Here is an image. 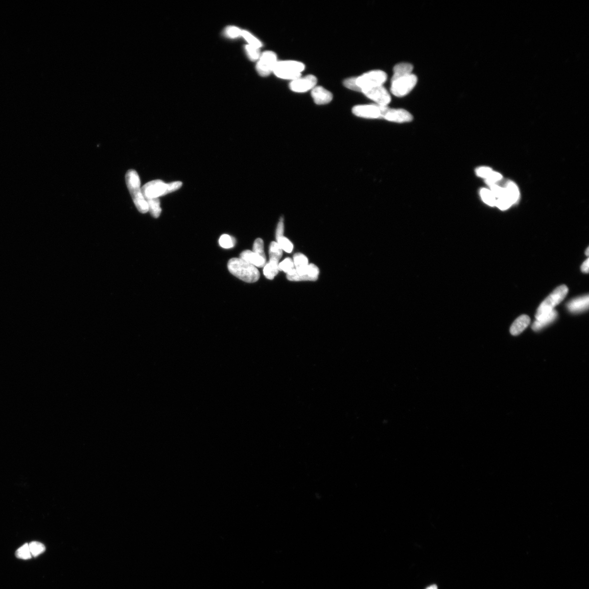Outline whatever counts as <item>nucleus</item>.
<instances>
[{
	"mask_svg": "<svg viewBox=\"0 0 589 589\" xmlns=\"http://www.w3.org/2000/svg\"><path fill=\"white\" fill-rule=\"evenodd\" d=\"M228 268L234 276L247 283L256 282L260 278V272L257 268L241 258L231 259L228 263Z\"/></svg>",
	"mask_w": 589,
	"mask_h": 589,
	"instance_id": "1",
	"label": "nucleus"
},
{
	"mask_svg": "<svg viewBox=\"0 0 589 589\" xmlns=\"http://www.w3.org/2000/svg\"><path fill=\"white\" fill-rule=\"evenodd\" d=\"M182 185L183 183L180 181L165 184L164 181L157 180L150 181L145 184L142 187L141 190L146 200L159 198L160 196L178 190Z\"/></svg>",
	"mask_w": 589,
	"mask_h": 589,
	"instance_id": "2",
	"label": "nucleus"
},
{
	"mask_svg": "<svg viewBox=\"0 0 589 589\" xmlns=\"http://www.w3.org/2000/svg\"><path fill=\"white\" fill-rule=\"evenodd\" d=\"M568 292V288L565 285L555 289L539 306L535 315L536 319L542 318L552 312L554 308L565 298Z\"/></svg>",
	"mask_w": 589,
	"mask_h": 589,
	"instance_id": "3",
	"label": "nucleus"
},
{
	"mask_svg": "<svg viewBox=\"0 0 589 589\" xmlns=\"http://www.w3.org/2000/svg\"><path fill=\"white\" fill-rule=\"evenodd\" d=\"M305 69V65L296 61H278L274 70L275 75L283 79L292 81L301 77Z\"/></svg>",
	"mask_w": 589,
	"mask_h": 589,
	"instance_id": "4",
	"label": "nucleus"
},
{
	"mask_svg": "<svg viewBox=\"0 0 589 589\" xmlns=\"http://www.w3.org/2000/svg\"><path fill=\"white\" fill-rule=\"evenodd\" d=\"M387 76L384 71L380 70L369 71L358 77H353L357 92L362 90L383 86L387 80Z\"/></svg>",
	"mask_w": 589,
	"mask_h": 589,
	"instance_id": "5",
	"label": "nucleus"
},
{
	"mask_svg": "<svg viewBox=\"0 0 589 589\" xmlns=\"http://www.w3.org/2000/svg\"><path fill=\"white\" fill-rule=\"evenodd\" d=\"M418 82V78L411 74L391 81V92L396 97H403L409 94Z\"/></svg>",
	"mask_w": 589,
	"mask_h": 589,
	"instance_id": "6",
	"label": "nucleus"
},
{
	"mask_svg": "<svg viewBox=\"0 0 589 589\" xmlns=\"http://www.w3.org/2000/svg\"><path fill=\"white\" fill-rule=\"evenodd\" d=\"M319 275V268L311 264L300 270L294 269L287 274L286 277L288 280L293 282L315 281L318 280Z\"/></svg>",
	"mask_w": 589,
	"mask_h": 589,
	"instance_id": "7",
	"label": "nucleus"
},
{
	"mask_svg": "<svg viewBox=\"0 0 589 589\" xmlns=\"http://www.w3.org/2000/svg\"><path fill=\"white\" fill-rule=\"evenodd\" d=\"M276 54L274 52L267 51L264 52L259 59L257 65V71L262 76L269 75L275 68L277 63Z\"/></svg>",
	"mask_w": 589,
	"mask_h": 589,
	"instance_id": "8",
	"label": "nucleus"
},
{
	"mask_svg": "<svg viewBox=\"0 0 589 589\" xmlns=\"http://www.w3.org/2000/svg\"><path fill=\"white\" fill-rule=\"evenodd\" d=\"M387 107L377 104L357 105L353 108V113L355 116L363 118H382Z\"/></svg>",
	"mask_w": 589,
	"mask_h": 589,
	"instance_id": "9",
	"label": "nucleus"
},
{
	"mask_svg": "<svg viewBox=\"0 0 589 589\" xmlns=\"http://www.w3.org/2000/svg\"><path fill=\"white\" fill-rule=\"evenodd\" d=\"M361 92L381 106H387L391 100L390 94L383 86L363 90Z\"/></svg>",
	"mask_w": 589,
	"mask_h": 589,
	"instance_id": "10",
	"label": "nucleus"
},
{
	"mask_svg": "<svg viewBox=\"0 0 589 589\" xmlns=\"http://www.w3.org/2000/svg\"><path fill=\"white\" fill-rule=\"evenodd\" d=\"M317 79L315 76L309 75L303 78L293 80L289 86L292 91L295 93H305L313 89L317 84Z\"/></svg>",
	"mask_w": 589,
	"mask_h": 589,
	"instance_id": "11",
	"label": "nucleus"
},
{
	"mask_svg": "<svg viewBox=\"0 0 589 589\" xmlns=\"http://www.w3.org/2000/svg\"><path fill=\"white\" fill-rule=\"evenodd\" d=\"M382 118L387 121L398 123L410 122L413 119L411 114L404 109H391L388 107L383 113Z\"/></svg>",
	"mask_w": 589,
	"mask_h": 589,
	"instance_id": "12",
	"label": "nucleus"
},
{
	"mask_svg": "<svg viewBox=\"0 0 589 589\" xmlns=\"http://www.w3.org/2000/svg\"><path fill=\"white\" fill-rule=\"evenodd\" d=\"M589 297L585 295L574 299L567 304V307L573 313H579L586 311L589 308Z\"/></svg>",
	"mask_w": 589,
	"mask_h": 589,
	"instance_id": "13",
	"label": "nucleus"
},
{
	"mask_svg": "<svg viewBox=\"0 0 589 589\" xmlns=\"http://www.w3.org/2000/svg\"><path fill=\"white\" fill-rule=\"evenodd\" d=\"M311 94L314 102L318 105L328 104L331 102L333 98L332 94L322 86L314 88Z\"/></svg>",
	"mask_w": 589,
	"mask_h": 589,
	"instance_id": "14",
	"label": "nucleus"
},
{
	"mask_svg": "<svg viewBox=\"0 0 589 589\" xmlns=\"http://www.w3.org/2000/svg\"><path fill=\"white\" fill-rule=\"evenodd\" d=\"M134 203L136 206L139 212L142 213H145L148 212V207L147 201L143 196L141 189L138 188L135 189L129 190Z\"/></svg>",
	"mask_w": 589,
	"mask_h": 589,
	"instance_id": "15",
	"label": "nucleus"
},
{
	"mask_svg": "<svg viewBox=\"0 0 589 589\" xmlns=\"http://www.w3.org/2000/svg\"><path fill=\"white\" fill-rule=\"evenodd\" d=\"M239 258L256 267H264L266 264V259L258 256L256 253L250 250L243 251L241 253Z\"/></svg>",
	"mask_w": 589,
	"mask_h": 589,
	"instance_id": "16",
	"label": "nucleus"
},
{
	"mask_svg": "<svg viewBox=\"0 0 589 589\" xmlns=\"http://www.w3.org/2000/svg\"><path fill=\"white\" fill-rule=\"evenodd\" d=\"M530 323V318L529 316L522 315L517 318L510 328V332L514 336H517L521 333L528 327Z\"/></svg>",
	"mask_w": 589,
	"mask_h": 589,
	"instance_id": "17",
	"label": "nucleus"
},
{
	"mask_svg": "<svg viewBox=\"0 0 589 589\" xmlns=\"http://www.w3.org/2000/svg\"><path fill=\"white\" fill-rule=\"evenodd\" d=\"M558 313L556 310H553L552 312L544 316V317L538 319H536L535 322L532 326V329L535 331H538L539 330L542 329L548 325L552 323L557 319Z\"/></svg>",
	"mask_w": 589,
	"mask_h": 589,
	"instance_id": "18",
	"label": "nucleus"
},
{
	"mask_svg": "<svg viewBox=\"0 0 589 589\" xmlns=\"http://www.w3.org/2000/svg\"><path fill=\"white\" fill-rule=\"evenodd\" d=\"M413 69V66L409 63H401L396 65L394 69V75L392 76L391 81L412 74Z\"/></svg>",
	"mask_w": 589,
	"mask_h": 589,
	"instance_id": "19",
	"label": "nucleus"
},
{
	"mask_svg": "<svg viewBox=\"0 0 589 589\" xmlns=\"http://www.w3.org/2000/svg\"><path fill=\"white\" fill-rule=\"evenodd\" d=\"M506 196L510 200L512 205L518 202L519 199V190L516 184L512 181H509L506 184L504 188Z\"/></svg>",
	"mask_w": 589,
	"mask_h": 589,
	"instance_id": "20",
	"label": "nucleus"
},
{
	"mask_svg": "<svg viewBox=\"0 0 589 589\" xmlns=\"http://www.w3.org/2000/svg\"><path fill=\"white\" fill-rule=\"evenodd\" d=\"M126 181L129 190L141 188V180L136 171L129 170L126 175Z\"/></svg>",
	"mask_w": 589,
	"mask_h": 589,
	"instance_id": "21",
	"label": "nucleus"
},
{
	"mask_svg": "<svg viewBox=\"0 0 589 589\" xmlns=\"http://www.w3.org/2000/svg\"><path fill=\"white\" fill-rule=\"evenodd\" d=\"M282 251L277 242H272L269 248V262L275 265H279V261L283 255Z\"/></svg>",
	"mask_w": 589,
	"mask_h": 589,
	"instance_id": "22",
	"label": "nucleus"
},
{
	"mask_svg": "<svg viewBox=\"0 0 589 589\" xmlns=\"http://www.w3.org/2000/svg\"><path fill=\"white\" fill-rule=\"evenodd\" d=\"M148 204V211L154 218H159L162 212L160 206V201L159 198H154L146 200Z\"/></svg>",
	"mask_w": 589,
	"mask_h": 589,
	"instance_id": "23",
	"label": "nucleus"
},
{
	"mask_svg": "<svg viewBox=\"0 0 589 589\" xmlns=\"http://www.w3.org/2000/svg\"><path fill=\"white\" fill-rule=\"evenodd\" d=\"M293 262L296 270L303 269L309 265L307 258L302 253L295 254Z\"/></svg>",
	"mask_w": 589,
	"mask_h": 589,
	"instance_id": "24",
	"label": "nucleus"
},
{
	"mask_svg": "<svg viewBox=\"0 0 589 589\" xmlns=\"http://www.w3.org/2000/svg\"><path fill=\"white\" fill-rule=\"evenodd\" d=\"M480 195L483 202L486 204L491 206V207H495L496 202V198L493 194L491 190L487 188H482L480 191Z\"/></svg>",
	"mask_w": 589,
	"mask_h": 589,
	"instance_id": "25",
	"label": "nucleus"
},
{
	"mask_svg": "<svg viewBox=\"0 0 589 589\" xmlns=\"http://www.w3.org/2000/svg\"><path fill=\"white\" fill-rule=\"evenodd\" d=\"M279 272V265L268 262L264 266V274L269 280H273Z\"/></svg>",
	"mask_w": 589,
	"mask_h": 589,
	"instance_id": "26",
	"label": "nucleus"
},
{
	"mask_svg": "<svg viewBox=\"0 0 589 589\" xmlns=\"http://www.w3.org/2000/svg\"><path fill=\"white\" fill-rule=\"evenodd\" d=\"M28 545H29L31 554L33 557H38V555L45 552L46 550L45 545L39 542H37V541H33V542L28 544Z\"/></svg>",
	"mask_w": 589,
	"mask_h": 589,
	"instance_id": "27",
	"label": "nucleus"
},
{
	"mask_svg": "<svg viewBox=\"0 0 589 589\" xmlns=\"http://www.w3.org/2000/svg\"><path fill=\"white\" fill-rule=\"evenodd\" d=\"M220 246L225 249L233 248L236 245V239L227 234H224L219 239Z\"/></svg>",
	"mask_w": 589,
	"mask_h": 589,
	"instance_id": "28",
	"label": "nucleus"
},
{
	"mask_svg": "<svg viewBox=\"0 0 589 589\" xmlns=\"http://www.w3.org/2000/svg\"><path fill=\"white\" fill-rule=\"evenodd\" d=\"M253 252L258 256L266 259L264 252V241H263L262 239L257 238L256 239L253 245Z\"/></svg>",
	"mask_w": 589,
	"mask_h": 589,
	"instance_id": "29",
	"label": "nucleus"
},
{
	"mask_svg": "<svg viewBox=\"0 0 589 589\" xmlns=\"http://www.w3.org/2000/svg\"><path fill=\"white\" fill-rule=\"evenodd\" d=\"M16 555L18 558L24 560L31 558L32 555L30 552L29 545H28V543H26L22 545L21 547L19 548L17 550Z\"/></svg>",
	"mask_w": 589,
	"mask_h": 589,
	"instance_id": "30",
	"label": "nucleus"
},
{
	"mask_svg": "<svg viewBox=\"0 0 589 589\" xmlns=\"http://www.w3.org/2000/svg\"><path fill=\"white\" fill-rule=\"evenodd\" d=\"M279 271H284L286 274H289L294 269V264L293 260L290 258H287L279 265Z\"/></svg>",
	"mask_w": 589,
	"mask_h": 589,
	"instance_id": "31",
	"label": "nucleus"
},
{
	"mask_svg": "<svg viewBox=\"0 0 589 589\" xmlns=\"http://www.w3.org/2000/svg\"><path fill=\"white\" fill-rule=\"evenodd\" d=\"M242 36L249 43V45L259 49L262 46L261 43L257 38L254 37L250 32L246 31L242 32Z\"/></svg>",
	"mask_w": 589,
	"mask_h": 589,
	"instance_id": "32",
	"label": "nucleus"
},
{
	"mask_svg": "<svg viewBox=\"0 0 589 589\" xmlns=\"http://www.w3.org/2000/svg\"><path fill=\"white\" fill-rule=\"evenodd\" d=\"M277 242L279 244L282 250L286 253H291L293 251L294 246L293 243H291L289 239L283 236L277 239Z\"/></svg>",
	"mask_w": 589,
	"mask_h": 589,
	"instance_id": "33",
	"label": "nucleus"
},
{
	"mask_svg": "<svg viewBox=\"0 0 589 589\" xmlns=\"http://www.w3.org/2000/svg\"><path fill=\"white\" fill-rule=\"evenodd\" d=\"M246 51L249 58L252 61H257L260 58V52L257 47L250 45L246 46Z\"/></svg>",
	"mask_w": 589,
	"mask_h": 589,
	"instance_id": "34",
	"label": "nucleus"
},
{
	"mask_svg": "<svg viewBox=\"0 0 589 589\" xmlns=\"http://www.w3.org/2000/svg\"><path fill=\"white\" fill-rule=\"evenodd\" d=\"M512 205V204L505 195L504 196H502V197L496 200L495 206L501 210H506L509 209Z\"/></svg>",
	"mask_w": 589,
	"mask_h": 589,
	"instance_id": "35",
	"label": "nucleus"
},
{
	"mask_svg": "<svg viewBox=\"0 0 589 589\" xmlns=\"http://www.w3.org/2000/svg\"><path fill=\"white\" fill-rule=\"evenodd\" d=\"M242 31L239 28L235 26L227 27L225 30V35L231 38H236L242 35Z\"/></svg>",
	"mask_w": 589,
	"mask_h": 589,
	"instance_id": "36",
	"label": "nucleus"
},
{
	"mask_svg": "<svg viewBox=\"0 0 589 589\" xmlns=\"http://www.w3.org/2000/svg\"><path fill=\"white\" fill-rule=\"evenodd\" d=\"M493 171V170L490 167L482 166L478 167L476 170V173L480 178L487 180L489 179Z\"/></svg>",
	"mask_w": 589,
	"mask_h": 589,
	"instance_id": "37",
	"label": "nucleus"
},
{
	"mask_svg": "<svg viewBox=\"0 0 589 589\" xmlns=\"http://www.w3.org/2000/svg\"><path fill=\"white\" fill-rule=\"evenodd\" d=\"M491 191L495 197L497 199L502 197L505 195V190L504 188L496 185L493 184L490 186Z\"/></svg>",
	"mask_w": 589,
	"mask_h": 589,
	"instance_id": "38",
	"label": "nucleus"
},
{
	"mask_svg": "<svg viewBox=\"0 0 589 589\" xmlns=\"http://www.w3.org/2000/svg\"><path fill=\"white\" fill-rule=\"evenodd\" d=\"M502 176L495 171H493L489 179L486 180V183L488 186H491L493 184H496L497 182L501 180Z\"/></svg>",
	"mask_w": 589,
	"mask_h": 589,
	"instance_id": "39",
	"label": "nucleus"
},
{
	"mask_svg": "<svg viewBox=\"0 0 589 589\" xmlns=\"http://www.w3.org/2000/svg\"><path fill=\"white\" fill-rule=\"evenodd\" d=\"M283 234H284V224H283V221H281L279 223V224H278L277 228L276 230V236L277 240V239H279L281 237H283Z\"/></svg>",
	"mask_w": 589,
	"mask_h": 589,
	"instance_id": "40",
	"label": "nucleus"
},
{
	"mask_svg": "<svg viewBox=\"0 0 589 589\" xmlns=\"http://www.w3.org/2000/svg\"><path fill=\"white\" fill-rule=\"evenodd\" d=\"M589 258H588L583 263V264L581 266V270L583 272L587 273V274H588L589 272Z\"/></svg>",
	"mask_w": 589,
	"mask_h": 589,
	"instance_id": "41",
	"label": "nucleus"
},
{
	"mask_svg": "<svg viewBox=\"0 0 589 589\" xmlns=\"http://www.w3.org/2000/svg\"><path fill=\"white\" fill-rule=\"evenodd\" d=\"M426 589H438V587L436 585H432L428 587Z\"/></svg>",
	"mask_w": 589,
	"mask_h": 589,
	"instance_id": "42",
	"label": "nucleus"
},
{
	"mask_svg": "<svg viewBox=\"0 0 589 589\" xmlns=\"http://www.w3.org/2000/svg\"><path fill=\"white\" fill-rule=\"evenodd\" d=\"M589 248L588 247V248H587V251H586V255H587V256H589Z\"/></svg>",
	"mask_w": 589,
	"mask_h": 589,
	"instance_id": "43",
	"label": "nucleus"
}]
</instances>
